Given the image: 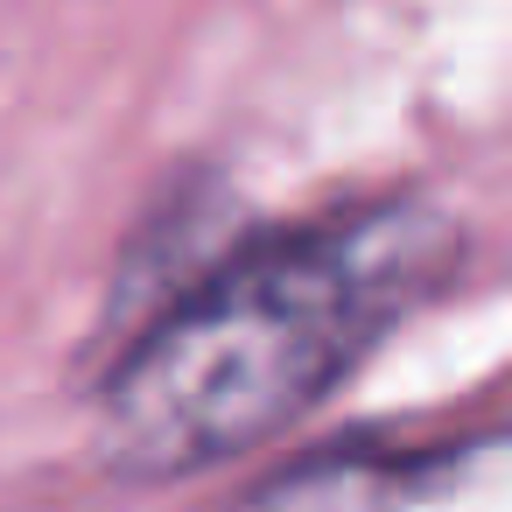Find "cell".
<instances>
[{
	"instance_id": "6da1fadb",
	"label": "cell",
	"mask_w": 512,
	"mask_h": 512,
	"mask_svg": "<svg viewBox=\"0 0 512 512\" xmlns=\"http://www.w3.org/2000/svg\"><path fill=\"white\" fill-rule=\"evenodd\" d=\"M428 274V225L365 211L197 288L106 386V449L141 477L239 456L316 407Z\"/></svg>"
}]
</instances>
